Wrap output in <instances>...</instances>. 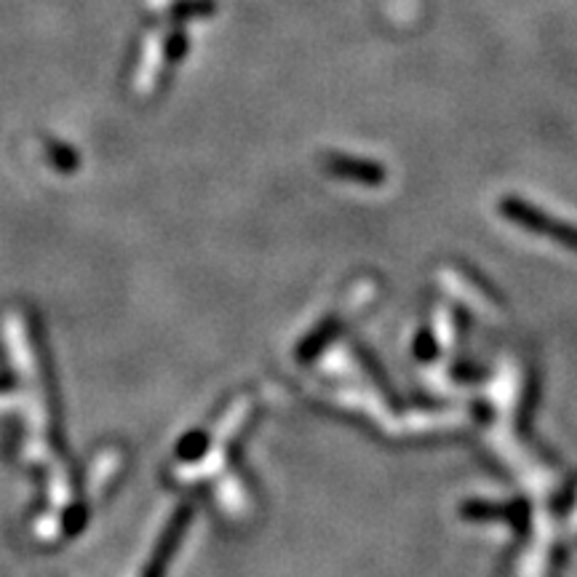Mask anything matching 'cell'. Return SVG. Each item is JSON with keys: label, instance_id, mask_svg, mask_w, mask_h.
Wrapping results in <instances>:
<instances>
[{"label": "cell", "instance_id": "3957f363", "mask_svg": "<svg viewBox=\"0 0 577 577\" xmlns=\"http://www.w3.org/2000/svg\"><path fill=\"white\" fill-rule=\"evenodd\" d=\"M324 169L326 174H332V177L345 179V182H356V185L366 187H377L388 179V169H385L382 163L345 153H326Z\"/></svg>", "mask_w": 577, "mask_h": 577}, {"label": "cell", "instance_id": "6da1fadb", "mask_svg": "<svg viewBox=\"0 0 577 577\" xmlns=\"http://www.w3.org/2000/svg\"><path fill=\"white\" fill-rule=\"evenodd\" d=\"M500 214L505 220L519 225V228L529 230V233H537V236H545L561 244L564 249L577 254V225H569V222L553 220L551 214H545L540 206H532L524 198H503L500 201Z\"/></svg>", "mask_w": 577, "mask_h": 577}, {"label": "cell", "instance_id": "52a82bcc", "mask_svg": "<svg viewBox=\"0 0 577 577\" xmlns=\"http://www.w3.org/2000/svg\"><path fill=\"white\" fill-rule=\"evenodd\" d=\"M436 342H433V334L428 332V329H423V332L417 334V342H415V356L420 358V361H431L433 356H436Z\"/></svg>", "mask_w": 577, "mask_h": 577}, {"label": "cell", "instance_id": "5b68a950", "mask_svg": "<svg viewBox=\"0 0 577 577\" xmlns=\"http://www.w3.org/2000/svg\"><path fill=\"white\" fill-rule=\"evenodd\" d=\"M217 14V0H179L171 9L174 19H201Z\"/></svg>", "mask_w": 577, "mask_h": 577}, {"label": "cell", "instance_id": "277c9868", "mask_svg": "<svg viewBox=\"0 0 577 577\" xmlns=\"http://www.w3.org/2000/svg\"><path fill=\"white\" fill-rule=\"evenodd\" d=\"M527 503L516 500V503H487V500H471L463 505V519L471 521H508L521 527L527 521Z\"/></svg>", "mask_w": 577, "mask_h": 577}, {"label": "cell", "instance_id": "8992f818", "mask_svg": "<svg viewBox=\"0 0 577 577\" xmlns=\"http://www.w3.org/2000/svg\"><path fill=\"white\" fill-rule=\"evenodd\" d=\"M177 449L182 460H198V457L204 455L206 449H209V433H204V431L187 433L185 439L179 441Z\"/></svg>", "mask_w": 577, "mask_h": 577}, {"label": "cell", "instance_id": "ba28073f", "mask_svg": "<svg viewBox=\"0 0 577 577\" xmlns=\"http://www.w3.org/2000/svg\"><path fill=\"white\" fill-rule=\"evenodd\" d=\"M185 54H187V35L185 33L169 35V41H166V59H169V62H179Z\"/></svg>", "mask_w": 577, "mask_h": 577}, {"label": "cell", "instance_id": "7a4b0ae2", "mask_svg": "<svg viewBox=\"0 0 577 577\" xmlns=\"http://www.w3.org/2000/svg\"><path fill=\"white\" fill-rule=\"evenodd\" d=\"M193 519V508L190 505H179L174 516L169 519L166 529L158 537V543L153 548V556L147 561V567L142 569V577H166V569L174 561V553L179 551L182 545V537H185V529Z\"/></svg>", "mask_w": 577, "mask_h": 577}]
</instances>
